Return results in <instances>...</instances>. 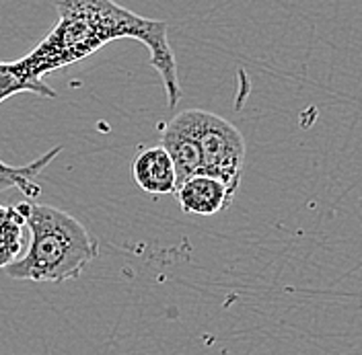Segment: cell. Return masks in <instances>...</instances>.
I'll use <instances>...</instances> for the list:
<instances>
[{"label": "cell", "instance_id": "cell-1", "mask_svg": "<svg viewBox=\"0 0 362 355\" xmlns=\"http://www.w3.org/2000/svg\"><path fill=\"white\" fill-rule=\"evenodd\" d=\"M58 23L33 52L17 60L33 80H44L47 72L76 64L103 45L130 37L151 52V64L158 72L167 92L169 109L181 101L177 60L169 44L167 23L140 17L113 0H58Z\"/></svg>", "mask_w": 362, "mask_h": 355}, {"label": "cell", "instance_id": "cell-2", "mask_svg": "<svg viewBox=\"0 0 362 355\" xmlns=\"http://www.w3.org/2000/svg\"><path fill=\"white\" fill-rule=\"evenodd\" d=\"M31 243L25 257L4 267L6 275L25 282L60 284L76 279L99 255V243L68 212L35 201L17 203Z\"/></svg>", "mask_w": 362, "mask_h": 355}, {"label": "cell", "instance_id": "cell-3", "mask_svg": "<svg viewBox=\"0 0 362 355\" xmlns=\"http://www.w3.org/2000/svg\"><path fill=\"white\" fill-rule=\"evenodd\" d=\"M181 113L198 142L202 160L200 173L221 179L230 191L237 193L247 155L243 133L225 117L204 109H185Z\"/></svg>", "mask_w": 362, "mask_h": 355}, {"label": "cell", "instance_id": "cell-4", "mask_svg": "<svg viewBox=\"0 0 362 355\" xmlns=\"http://www.w3.org/2000/svg\"><path fill=\"white\" fill-rule=\"evenodd\" d=\"M19 92H33V95L47 97V99L58 97L56 90L49 85H45L44 80L29 78L21 70L19 62H2L0 60V103H4L8 97L19 95ZM60 152H62V146H56L25 167H13V164L0 160V191L19 189L27 200H35L40 195V185L33 179L37 177L49 162H54V158Z\"/></svg>", "mask_w": 362, "mask_h": 355}, {"label": "cell", "instance_id": "cell-5", "mask_svg": "<svg viewBox=\"0 0 362 355\" xmlns=\"http://www.w3.org/2000/svg\"><path fill=\"white\" fill-rule=\"evenodd\" d=\"M175 195L185 214L214 216L230 207L235 191H230L221 179L196 173L181 181L175 187Z\"/></svg>", "mask_w": 362, "mask_h": 355}, {"label": "cell", "instance_id": "cell-6", "mask_svg": "<svg viewBox=\"0 0 362 355\" xmlns=\"http://www.w3.org/2000/svg\"><path fill=\"white\" fill-rule=\"evenodd\" d=\"M160 146L165 148V152L173 160L177 185H180L181 181H185L187 177H192V175L202 171L198 142H196L194 133L189 130L183 113H177L173 119L163 124Z\"/></svg>", "mask_w": 362, "mask_h": 355}, {"label": "cell", "instance_id": "cell-7", "mask_svg": "<svg viewBox=\"0 0 362 355\" xmlns=\"http://www.w3.org/2000/svg\"><path fill=\"white\" fill-rule=\"evenodd\" d=\"M132 179L136 185L151 195H169L175 193L177 179L175 167L163 146L144 148L132 160Z\"/></svg>", "mask_w": 362, "mask_h": 355}, {"label": "cell", "instance_id": "cell-8", "mask_svg": "<svg viewBox=\"0 0 362 355\" xmlns=\"http://www.w3.org/2000/svg\"><path fill=\"white\" fill-rule=\"evenodd\" d=\"M23 220L17 205H0V267L19 259L23 248Z\"/></svg>", "mask_w": 362, "mask_h": 355}]
</instances>
